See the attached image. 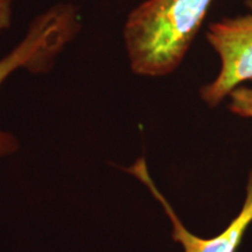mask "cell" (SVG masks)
Wrapping results in <instances>:
<instances>
[{
  "instance_id": "5b68a950",
  "label": "cell",
  "mask_w": 252,
  "mask_h": 252,
  "mask_svg": "<svg viewBox=\"0 0 252 252\" xmlns=\"http://www.w3.org/2000/svg\"><path fill=\"white\" fill-rule=\"evenodd\" d=\"M230 111L245 118H252V86H239L229 94Z\"/></svg>"
},
{
  "instance_id": "7a4b0ae2",
  "label": "cell",
  "mask_w": 252,
  "mask_h": 252,
  "mask_svg": "<svg viewBox=\"0 0 252 252\" xmlns=\"http://www.w3.org/2000/svg\"><path fill=\"white\" fill-rule=\"evenodd\" d=\"M81 23L80 9L70 2H59L36 15L21 40L0 58V88L19 70L31 74L48 72L80 33ZM18 147L13 134L0 130V157L14 153Z\"/></svg>"
},
{
  "instance_id": "3957f363",
  "label": "cell",
  "mask_w": 252,
  "mask_h": 252,
  "mask_svg": "<svg viewBox=\"0 0 252 252\" xmlns=\"http://www.w3.org/2000/svg\"><path fill=\"white\" fill-rule=\"evenodd\" d=\"M245 4L248 14L224 18L208 27L207 40L220 58L217 76L200 89L209 106H217L242 83L252 81V0Z\"/></svg>"
},
{
  "instance_id": "8992f818",
  "label": "cell",
  "mask_w": 252,
  "mask_h": 252,
  "mask_svg": "<svg viewBox=\"0 0 252 252\" xmlns=\"http://www.w3.org/2000/svg\"><path fill=\"white\" fill-rule=\"evenodd\" d=\"M13 0H0V33L8 30L12 24Z\"/></svg>"
},
{
  "instance_id": "6da1fadb",
  "label": "cell",
  "mask_w": 252,
  "mask_h": 252,
  "mask_svg": "<svg viewBox=\"0 0 252 252\" xmlns=\"http://www.w3.org/2000/svg\"><path fill=\"white\" fill-rule=\"evenodd\" d=\"M214 0H145L123 27L128 65L134 75L162 77L181 65Z\"/></svg>"
},
{
  "instance_id": "277c9868",
  "label": "cell",
  "mask_w": 252,
  "mask_h": 252,
  "mask_svg": "<svg viewBox=\"0 0 252 252\" xmlns=\"http://www.w3.org/2000/svg\"><path fill=\"white\" fill-rule=\"evenodd\" d=\"M126 171L143 182L152 193L154 198L161 203L167 216L172 222L173 239L182 245L184 252H236V249L243 238L245 230L252 222V171L249 174L247 197H245L243 208L236 216V219L231 220L228 228L213 238L197 237L186 229V226L182 224L180 219L175 214L174 209L153 182L145 159L141 158L137 160L131 167L126 168Z\"/></svg>"
}]
</instances>
